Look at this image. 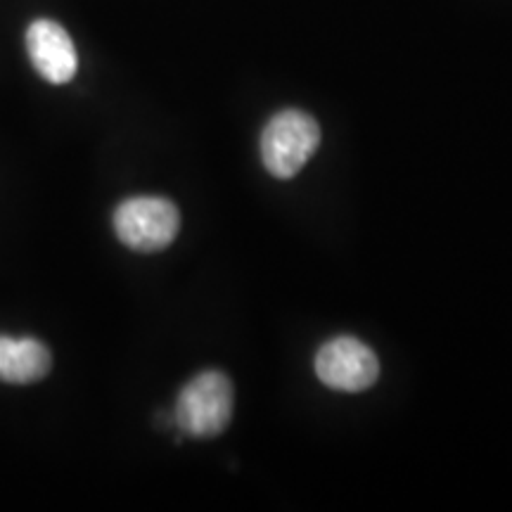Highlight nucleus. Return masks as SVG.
I'll use <instances>...</instances> for the list:
<instances>
[{"mask_svg": "<svg viewBox=\"0 0 512 512\" xmlns=\"http://www.w3.org/2000/svg\"><path fill=\"white\" fill-rule=\"evenodd\" d=\"M233 382L221 370H204L178 394L174 422L183 434L197 439L219 437L233 420Z\"/></svg>", "mask_w": 512, "mask_h": 512, "instance_id": "nucleus-1", "label": "nucleus"}, {"mask_svg": "<svg viewBox=\"0 0 512 512\" xmlns=\"http://www.w3.org/2000/svg\"><path fill=\"white\" fill-rule=\"evenodd\" d=\"M320 145L318 121L302 110H283L268 119L261 133V159L266 171L290 181L304 169Z\"/></svg>", "mask_w": 512, "mask_h": 512, "instance_id": "nucleus-2", "label": "nucleus"}, {"mask_svg": "<svg viewBox=\"0 0 512 512\" xmlns=\"http://www.w3.org/2000/svg\"><path fill=\"white\" fill-rule=\"evenodd\" d=\"M181 230L178 207L166 197H128L114 211V233L136 252H162Z\"/></svg>", "mask_w": 512, "mask_h": 512, "instance_id": "nucleus-3", "label": "nucleus"}, {"mask_svg": "<svg viewBox=\"0 0 512 512\" xmlns=\"http://www.w3.org/2000/svg\"><path fill=\"white\" fill-rule=\"evenodd\" d=\"M316 375L335 392H366L380 377V361L361 339L342 335L318 349Z\"/></svg>", "mask_w": 512, "mask_h": 512, "instance_id": "nucleus-4", "label": "nucleus"}, {"mask_svg": "<svg viewBox=\"0 0 512 512\" xmlns=\"http://www.w3.org/2000/svg\"><path fill=\"white\" fill-rule=\"evenodd\" d=\"M27 53L36 72L55 86L72 81L79 69V55L72 36L53 19L31 22L27 29Z\"/></svg>", "mask_w": 512, "mask_h": 512, "instance_id": "nucleus-5", "label": "nucleus"}, {"mask_svg": "<svg viewBox=\"0 0 512 512\" xmlns=\"http://www.w3.org/2000/svg\"><path fill=\"white\" fill-rule=\"evenodd\" d=\"M53 366L48 347L34 337L0 335V380L10 384H31L43 380Z\"/></svg>", "mask_w": 512, "mask_h": 512, "instance_id": "nucleus-6", "label": "nucleus"}]
</instances>
